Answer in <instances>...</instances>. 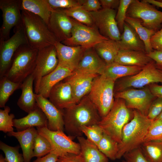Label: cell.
<instances>
[{"label": "cell", "mask_w": 162, "mask_h": 162, "mask_svg": "<svg viewBox=\"0 0 162 162\" xmlns=\"http://www.w3.org/2000/svg\"><path fill=\"white\" fill-rule=\"evenodd\" d=\"M152 61L146 52L133 50H119L114 62L125 65L143 67Z\"/></svg>", "instance_id": "4316f807"}, {"label": "cell", "mask_w": 162, "mask_h": 162, "mask_svg": "<svg viewBox=\"0 0 162 162\" xmlns=\"http://www.w3.org/2000/svg\"><path fill=\"white\" fill-rule=\"evenodd\" d=\"M10 107L5 106L3 110H0V130L4 133L14 131L13 120L15 117L14 114H9Z\"/></svg>", "instance_id": "74e56055"}, {"label": "cell", "mask_w": 162, "mask_h": 162, "mask_svg": "<svg viewBox=\"0 0 162 162\" xmlns=\"http://www.w3.org/2000/svg\"><path fill=\"white\" fill-rule=\"evenodd\" d=\"M99 1L102 8L114 10L118 8L120 2L119 0H100Z\"/></svg>", "instance_id": "f907efd6"}, {"label": "cell", "mask_w": 162, "mask_h": 162, "mask_svg": "<svg viewBox=\"0 0 162 162\" xmlns=\"http://www.w3.org/2000/svg\"><path fill=\"white\" fill-rule=\"evenodd\" d=\"M126 16L140 19L144 26L156 32L162 27V11L145 0H133L128 8Z\"/></svg>", "instance_id": "ba28073f"}, {"label": "cell", "mask_w": 162, "mask_h": 162, "mask_svg": "<svg viewBox=\"0 0 162 162\" xmlns=\"http://www.w3.org/2000/svg\"><path fill=\"white\" fill-rule=\"evenodd\" d=\"M22 24L28 45L39 50L54 45L57 40L45 22L38 16L21 10Z\"/></svg>", "instance_id": "3957f363"}, {"label": "cell", "mask_w": 162, "mask_h": 162, "mask_svg": "<svg viewBox=\"0 0 162 162\" xmlns=\"http://www.w3.org/2000/svg\"><path fill=\"white\" fill-rule=\"evenodd\" d=\"M155 119H159L162 120V111L160 115L157 117Z\"/></svg>", "instance_id": "9f6ffc18"}, {"label": "cell", "mask_w": 162, "mask_h": 162, "mask_svg": "<svg viewBox=\"0 0 162 162\" xmlns=\"http://www.w3.org/2000/svg\"><path fill=\"white\" fill-rule=\"evenodd\" d=\"M62 10L68 16L80 23L89 26H94L90 13L82 9L80 6Z\"/></svg>", "instance_id": "d590c367"}, {"label": "cell", "mask_w": 162, "mask_h": 162, "mask_svg": "<svg viewBox=\"0 0 162 162\" xmlns=\"http://www.w3.org/2000/svg\"><path fill=\"white\" fill-rule=\"evenodd\" d=\"M118 42L120 50H133L146 52L144 42L134 29L125 22L120 40Z\"/></svg>", "instance_id": "484cf974"}, {"label": "cell", "mask_w": 162, "mask_h": 162, "mask_svg": "<svg viewBox=\"0 0 162 162\" xmlns=\"http://www.w3.org/2000/svg\"><path fill=\"white\" fill-rule=\"evenodd\" d=\"M53 10H64L81 5V0H48Z\"/></svg>", "instance_id": "7bdbcfd3"}, {"label": "cell", "mask_w": 162, "mask_h": 162, "mask_svg": "<svg viewBox=\"0 0 162 162\" xmlns=\"http://www.w3.org/2000/svg\"><path fill=\"white\" fill-rule=\"evenodd\" d=\"M14 34L8 39L0 40V78L9 69L13 57L21 46L28 44L22 23L14 28Z\"/></svg>", "instance_id": "30bf717a"}, {"label": "cell", "mask_w": 162, "mask_h": 162, "mask_svg": "<svg viewBox=\"0 0 162 162\" xmlns=\"http://www.w3.org/2000/svg\"><path fill=\"white\" fill-rule=\"evenodd\" d=\"M106 65L93 47L86 49L73 72L102 74Z\"/></svg>", "instance_id": "44dd1931"}, {"label": "cell", "mask_w": 162, "mask_h": 162, "mask_svg": "<svg viewBox=\"0 0 162 162\" xmlns=\"http://www.w3.org/2000/svg\"><path fill=\"white\" fill-rule=\"evenodd\" d=\"M147 54L154 62L156 68L162 72V51L153 50Z\"/></svg>", "instance_id": "681fc988"}, {"label": "cell", "mask_w": 162, "mask_h": 162, "mask_svg": "<svg viewBox=\"0 0 162 162\" xmlns=\"http://www.w3.org/2000/svg\"><path fill=\"white\" fill-rule=\"evenodd\" d=\"M141 147L149 162H162V141L145 142Z\"/></svg>", "instance_id": "d6a6232c"}, {"label": "cell", "mask_w": 162, "mask_h": 162, "mask_svg": "<svg viewBox=\"0 0 162 162\" xmlns=\"http://www.w3.org/2000/svg\"><path fill=\"white\" fill-rule=\"evenodd\" d=\"M38 133L45 137L49 142L52 147L50 153L59 156L68 153L79 154L80 148L79 143L74 142L64 131H52L47 127L37 128Z\"/></svg>", "instance_id": "8fae6325"}, {"label": "cell", "mask_w": 162, "mask_h": 162, "mask_svg": "<svg viewBox=\"0 0 162 162\" xmlns=\"http://www.w3.org/2000/svg\"><path fill=\"white\" fill-rule=\"evenodd\" d=\"M21 9L38 16L47 25L53 10L48 0H22Z\"/></svg>", "instance_id": "f1b7e54d"}, {"label": "cell", "mask_w": 162, "mask_h": 162, "mask_svg": "<svg viewBox=\"0 0 162 162\" xmlns=\"http://www.w3.org/2000/svg\"><path fill=\"white\" fill-rule=\"evenodd\" d=\"M38 134L37 129L34 127L8 133V136L15 137L18 141L22 151L24 162H31L33 157L35 140Z\"/></svg>", "instance_id": "603a6c76"}, {"label": "cell", "mask_w": 162, "mask_h": 162, "mask_svg": "<svg viewBox=\"0 0 162 162\" xmlns=\"http://www.w3.org/2000/svg\"><path fill=\"white\" fill-rule=\"evenodd\" d=\"M143 68L136 66L125 65L114 62L106 64L101 75L116 81L121 78L132 76L138 73Z\"/></svg>", "instance_id": "f546056e"}, {"label": "cell", "mask_w": 162, "mask_h": 162, "mask_svg": "<svg viewBox=\"0 0 162 162\" xmlns=\"http://www.w3.org/2000/svg\"><path fill=\"white\" fill-rule=\"evenodd\" d=\"M133 112V118L123 128L116 159H121L125 153L141 147L153 120L137 110H134Z\"/></svg>", "instance_id": "7a4b0ae2"}, {"label": "cell", "mask_w": 162, "mask_h": 162, "mask_svg": "<svg viewBox=\"0 0 162 162\" xmlns=\"http://www.w3.org/2000/svg\"><path fill=\"white\" fill-rule=\"evenodd\" d=\"M58 61L54 45L38 50L35 67L33 73L35 93L38 94L40 80L53 71L58 65Z\"/></svg>", "instance_id": "5bb4252c"}, {"label": "cell", "mask_w": 162, "mask_h": 162, "mask_svg": "<svg viewBox=\"0 0 162 162\" xmlns=\"http://www.w3.org/2000/svg\"><path fill=\"white\" fill-rule=\"evenodd\" d=\"M34 77L33 73L22 83L20 89L22 93L17 102V105L22 110L28 114L38 106L33 91Z\"/></svg>", "instance_id": "cb8c5ba5"}, {"label": "cell", "mask_w": 162, "mask_h": 162, "mask_svg": "<svg viewBox=\"0 0 162 162\" xmlns=\"http://www.w3.org/2000/svg\"><path fill=\"white\" fill-rule=\"evenodd\" d=\"M158 83L162 84V72L156 68L153 60L138 73L115 82L114 93L130 88H142Z\"/></svg>", "instance_id": "52a82bcc"}, {"label": "cell", "mask_w": 162, "mask_h": 162, "mask_svg": "<svg viewBox=\"0 0 162 162\" xmlns=\"http://www.w3.org/2000/svg\"><path fill=\"white\" fill-rule=\"evenodd\" d=\"M145 1L155 6L162 8V0H145Z\"/></svg>", "instance_id": "db71d44e"}, {"label": "cell", "mask_w": 162, "mask_h": 162, "mask_svg": "<svg viewBox=\"0 0 162 162\" xmlns=\"http://www.w3.org/2000/svg\"><path fill=\"white\" fill-rule=\"evenodd\" d=\"M22 0H0L2 23L0 29V40L9 39L10 31L22 23Z\"/></svg>", "instance_id": "4fadbf2b"}, {"label": "cell", "mask_w": 162, "mask_h": 162, "mask_svg": "<svg viewBox=\"0 0 162 162\" xmlns=\"http://www.w3.org/2000/svg\"><path fill=\"white\" fill-rule=\"evenodd\" d=\"M81 2L80 7L89 12H96L102 8L99 0H81Z\"/></svg>", "instance_id": "bcb514c9"}, {"label": "cell", "mask_w": 162, "mask_h": 162, "mask_svg": "<svg viewBox=\"0 0 162 162\" xmlns=\"http://www.w3.org/2000/svg\"><path fill=\"white\" fill-rule=\"evenodd\" d=\"M72 20L73 26L71 36L61 42L64 44L80 46L88 49L93 47L96 44L108 39L100 34L95 25L89 26L73 19Z\"/></svg>", "instance_id": "9c48e42d"}, {"label": "cell", "mask_w": 162, "mask_h": 162, "mask_svg": "<svg viewBox=\"0 0 162 162\" xmlns=\"http://www.w3.org/2000/svg\"><path fill=\"white\" fill-rule=\"evenodd\" d=\"M116 12L114 9L102 8L90 13L100 34L108 39L118 41L121 34L116 20Z\"/></svg>", "instance_id": "9a60e30c"}, {"label": "cell", "mask_w": 162, "mask_h": 162, "mask_svg": "<svg viewBox=\"0 0 162 162\" xmlns=\"http://www.w3.org/2000/svg\"><path fill=\"white\" fill-rule=\"evenodd\" d=\"M148 87L151 92L155 97L162 98V85L154 83L149 85Z\"/></svg>", "instance_id": "f5cc1de1"}, {"label": "cell", "mask_w": 162, "mask_h": 162, "mask_svg": "<svg viewBox=\"0 0 162 162\" xmlns=\"http://www.w3.org/2000/svg\"><path fill=\"white\" fill-rule=\"evenodd\" d=\"M156 97L146 86L128 88L114 93V98L123 99L128 108L137 110L146 116L151 104Z\"/></svg>", "instance_id": "7c38bea8"}, {"label": "cell", "mask_w": 162, "mask_h": 162, "mask_svg": "<svg viewBox=\"0 0 162 162\" xmlns=\"http://www.w3.org/2000/svg\"><path fill=\"white\" fill-rule=\"evenodd\" d=\"M0 162H8L5 158L1 154L0 155Z\"/></svg>", "instance_id": "11a10c76"}, {"label": "cell", "mask_w": 162, "mask_h": 162, "mask_svg": "<svg viewBox=\"0 0 162 162\" xmlns=\"http://www.w3.org/2000/svg\"><path fill=\"white\" fill-rule=\"evenodd\" d=\"M73 71L71 69L58 64L53 71L42 78L38 94L45 98H48L50 91L53 87L71 75Z\"/></svg>", "instance_id": "7402d4cb"}, {"label": "cell", "mask_w": 162, "mask_h": 162, "mask_svg": "<svg viewBox=\"0 0 162 162\" xmlns=\"http://www.w3.org/2000/svg\"><path fill=\"white\" fill-rule=\"evenodd\" d=\"M57 162H84L81 154L68 153L59 156Z\"/></svg>", "instance_id": "c3c4849f"}, {"label": "cell", "mask_w": 162, "mask_h": 162, "mask_svg": "<svg viewBox=\"0 0 162 162\" xmlns=\"http://www.w3.org/2000/svg\"><path fill=\"white\" fill-rule=\"evenodd\" d=\"M38 106L40 108L47 118V128L52 131L64 130V123L62 110L55 106L47 98L35 93Z\"/></svg>", "instance_id": "ac0fdd59"}, {"label": "cell", "mask_w": 162, "mask_h": 162, "mask_svg": "<svg viewBox=\"0 0 162 162\" xmlns=\"http://www.w3.org/2000/svg\"><path fill=\"white\" fill-rule=\"evenodd\" d=\"M52 150L48 140L38 133L35 138L33 157L39 158L43 157L50 153Z\"/></svg>", "instance_id": "8d00e7d4"}, {"label": "cell", "mask_w": 162, "mask_h": 162, "mask_svg": "<svg viewBox=\"0 0 162 162\" xmlns=\"http://www.w3.org/2000/svg\"><path fill=\"white\" fill-rule=\"evenodd\" d=\"M97 147L108 158L112 160L116 159L118 143L104 133Z\"/></svg>", "instance_id": "e575fe53"}, {"label": "cell", "mask_w": 162, "mask_h": 162, "mask_svg": "<svg viewBox=\"0 0 162 162\" xmlns=\"http://www.w3.org/2000/svg\"><path fill=\"white\" fill-rule=\"evenodd\" d=\"M122 162H149L144 155L141 147L125 153Z\"/></svg>", "instance_id": "ee69618b"}, {"label": "cell", "mask_w": 162, "mask_h": 162, "mask_svg": "<svg viewBox=\"0 0 162 162\" xmlns=\"http://www.w3.org/2000/svg\"><path fill=\"white\" fill-rule=\"evenodd\" d=\"M115 98L111 109L98 124L104 133L120 144L122 140L123 128L130 119L131 112L123 99Z\"/></svg>", "instance_id": "277c9868"}, {"label": "cell", "mask_w": 162, "mask_h": 162, "mask_svg": "<svg viewBox=\"0 0 162 162\" xmlns=\"http://www.w3.org/2000/svg\"><path fill=\"white\" fill-rule=\"evenodd\" d=\"M38 51L28 44L20 46L15 53L4 76L13 82L22 83L33 73Z\"/></svg>", "instance_id": "5b68a950"}, {"label": "cell", "mask_w": 162, "mask_h": 162, "mask_svg": "<svg viewBox=\"0 0 162 162\" xmlns=\"http://www.w3.org/2000/svg\"><path fill=\"white\" fill-rule=\"evenodd\" d=\"M162 111V98L157 97L152 101L149 109L147 117L154 120Z\"/></svg>", "instance_id": "f6af8a7d"}, {"label": "cell", "mask_w": 162, "mask_h": 162, "mask_svg": "<svg viewBox=\"0 0 162 162\" xmlns=\"http://www.w3.org/2000/svg\"><path fill=\"white\" fill-rule=\"evenodd\" d=\"M20 147L10 146L2 141L0 142V149L4 153L8 162H24L22 154L19 152Z\"/></svg>", "instance_id": "f35d334b"}, {"label": "cell", "mask_w": 162, "mask_h": 162, "mask_svg": "<svg viewBox=\"0 0 162 162\" xmlns=\"http://www.w3.org/2000/svg\"><path fill=\"white\" fill-rule=\"evenodd\" d=\"M62 110L64 130L72 139L82 136V127L98 124L101 119L88 95L78 103Z\"/></svg>", "instance_id": "6da1fadb"}, {"label": "cell", "mask_w": 162, "mask_h": 162, "mask_svg": "<svg viewBox=\"0 0 162 162\" xmlns=\"http://www.w3.org/2000/svg\"><path fill=\"white\" fill-rule=\"evenodd\" d=\"M80 130L87 139L97 146L104 134L102 129L98 124L83 126Z\"/></svg>", "instance_id": "ab89813d"}, {"label": "cell", "mask_w": 162, "mask_h": 162, "mask_svg": "<svg viewBox=\"0 0 162 162\" xmlns=\"http://www.w3.org/2000/svg\"><path fill=\"white\" fill-rule=\"evenodd\" d=\"M80 148V154L84 162H108V158L97 146L82 136L77 137Z\"/></svg>", "instance_id": "83f0119b"}, {"label": "cell", "mask_w": 162, "mask_h": 162, "mask_svg": "<svg viewBox=\"0 0 162 162\" xmlns=\"http://www.w3.org/2000/svg\"><path fill=\"white\" fill-rule=\"evenodd\" d=\"M150 44L154 50L162 51V27L152 36Z\"/></svg>", "instance_id": "7dc6e473"}, {"label": "cell", "mask_w": 162, "mask_h": 162, "mask_svg": "<svg viewBox=\"0 0 162 162\" xmlns=\"http://www.w3.org/2000/svg\"><path fill=\"white\" fill-rule=\"evenodd\" d=\"M49 100L57 108L62 110L76 104L71 86L63 80L58 83L50 92Z\"/></svg>", "instance_id": "ffe728a7"}, {"label": "cell", "mask_w": 162, "mask_h": 162, "mask_svg": "<svg viewBox=\"0 0 162 162\" xmlns=\"http://www.w3.org/2000/svg\"><path fill=\"white\" fill-rule=\"evenodd\" d=\"M48 121L47 118L41 109L38 106L28 115L21 118L14 119V127L17 131H21L35 127H47Z\"/></svg>", "instance_id": "d4e9b609"}, {"label": "cell", "mask_w": 162, "mask_h": 162, "mask_svg": "<svg viewBox=\"0 0 162 162\" xmlns=\"http://www.w3.org/2000/svg\"><path fill=\"white\" fill-rule=\"evenodd\" d=\"M125 22L134 29L140 38L144 42L146 53L148 54L152 51L154 50L151 46L150 39L156 32L144 26L142 24V21L139 19L126 16Z\"/></svg>", "instance_id": "1f68e13d"}, {"label": "cell", "mask_w": 162, "mask_h": 162, "mask_svg": "<svg viewBox=\"0 0 162 162\" xmlns=\"http://www.w3.org/2000/svg\"><path fill=\"white\" fill-rule=\"evenodd\" d=\"M152 141H162V120L155 119L152 122L144 142Z\"/></svg>", "instance_id": "60d3db41"}, {"label": "cell", "mask_w": 162, "mask_h": 162, "mask_svg": "<svg viewBox=\"0 0 162 162\" xmlns=\"http://www.w3.org/2000/svg\"><path fill=\"white\" fill-rule=\"evenodd\" d=\"M93 48L106 64L114 62L120 50L118 41L110 39L96 44Z\"/></svg>", "instance_id": "4dcf8cb0"}, {"label": "cell", "mask_w": 162, "mask_h": 162, "mask_svg": "<svg viewBox=\"0 0 162 162\" xmlns=\"http://www.w3.org/2000/svg\"><path fill=\"white\" fill-rule=\"evenodd\" d=\"M115 82L103 75H99L94 79L88 95L101 118L107 115L113 105Z\"/></svg>", "instance_id": "8992f818"}, {"label": "cell", "mask_w": 162, "mask_h": 162, "mask_svg": "<svg viewBox=\"0 0 162 162\" xmlns=\"http://www.w3.org/2000/svg\"><path fill=\"white\" fill-rule=\"evenodd\" d=\"M22 83L11 81L5 76L0 78V107L4 108L10 97L16 90L20 88Z\"/></svg>", "instance_id": "836d02e7"}, {"label": "cell", "mask_w": 162, "mask_h": 162, "mask_svg": "<svg viewBox=\"0 0 162 162\" xmlns=\"http://www.w3.org/2000/svg\"><path fill=\"white\" fill-rule=\"evenodd\" d=\"M57 41L62 42L70 38L73 28L72 19L62 10H53L47 25Z\"/></svg>", "instance_id": "2e32d148"}, {"label": "cell", "mask_w": 162, "mask_h": 162, "mask_svg": "<svg viewBox=\"0 0 162 162\" xmlns=\"http://www.w3.org/2000/svg\"><path fill=\"white\" fill-rule=\"evenodd\" d=\"M54 46L58 59V64L68 67L74 71L86 49L80 46L66 45L57 41Z\"/></svg>", "instance_id": "d6986e66"}, {"label": "cell", "mask_w": 162, "mask_h": 162, "mask_svg": "<svg viewBox=\"0 0 162 162\" xmlns=\"http://www.w3.org/2000/svg\"><path fill=\"white\" fill-rule=\"evenodd\" d=\"M58 157L56 154L50 153L43 157L37 158L33 162H57Z\"/></svg>", "instance_id": "816d5d0a"}, {"label": "cell", "mask_w": 162, "mask_h": 162, "mask_svg": "<svg viewBox=\"0 0 162 162\" xmlns=\"http://www.w3.org/2000/svg\"><path fill=\"white\" fill-rule=\"evenodd\" d=\"M99 75L95 73L73 72L63 80L70 85L76 104L89 93L94 79Z\"/></svg>", "instance_id": "e0dca14e"}, {"label": "cell", "mask_w": 162, "mask_h": 162, "mask_svg": "<svg viewBox=\"0 0 162 162\" xmlns=\"http://www.w3.org/2000/svg\"><path fill=\"white\" fill-rule=\"evenodd\" d=\"M133 0H120V4L116 12V20L120 33L123 32L127 11L130 5Z\"/></svg>", "instance_id": "b9f144b4"}]
</instances>
